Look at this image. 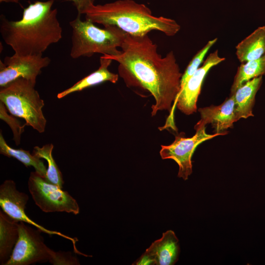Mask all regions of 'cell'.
<instances>
[{
    "label": "cell",
    "instance_id": "obj_1",
    "mask_svg": "<svg viewBox=\"0 0 265 265\" xmlns=\"http://www.w3.org/2000/svg\"><path fill=\"white\" fill-rule=\"evenodd\" d=\"M121 49L118 55L102 56L118 62L122 77L132 80L151 93L155 101L151 107L153 116L160 110L171 113L172 105L180 92L183 75L173 52L162 57L148 34L126 33Z\"/></svg>",
    "mask_w": 265,
    "mask_h": 265
},
{
    "label": "cell",
    "instance_id": "obj_2",
    "mask_svg": "<svg viewBox=\"0 0 265 265\" xmlns=\"http://www.w3.org/2000/svg\"><path fill=\"white\" fill-rule=\"evenodd\" d=\"M54 0L36 1L24 8L19 21L0 16V32L6 44L19 55L43 54L62 37Z\"/></svg>",
    "mask_w": 265,
    "mask_h": 265
},
{
    "label": "cell",
    "instance_id": "obj_3",
    "mask_svg": "<svg viewBox=\"0 0 265 265\" xmlns=\"http://www.w3.org/2000/svg\"><path fill=\"white\" fill-rule=\"evenodd\" d=\"M85 20L104 26H113L133 36H143L152 30L173 36L180 30L174 20L153 15L144 4L133 0H117L104 4H92L83 12Z\"/></svg>",
    "mask_w": 265,
    "mask_h": 265
},
{
    "label": "cell",
    "instance_id": "obj_4",
    "mask_svg": "<svg viewBox=\"0 0 265 265\" xmlns=\"http://www.w3.org/2000/svg\"><path fill=\"white\" fill-rule=\"evenodd\" d=\"M80 15L78 13L76 18L69 22L72 30L70 52L72 58L90 57L97 53L116 55L121 53L118 48L122 46L126 32L113 26L99 28L89 21H82Z\"/></svg>",
    "mask_w": 265,
    "mask_h": 265
},
{
    "label": "cell",
    "instance_id": "obj_5",
    "mask_svg": "<svg viewBox=\"0 0 265 265\" xmlns=\"http://www.w3.org/2000/svg\"><path fill=\"white\" fill-rule=\"evenodd\" d=\"M35 83L26 79H17L0 87V101L12 115L23 118L26 126L42 133L47 123L42 111L44 102L35 89Z\"/></svg>",
    "mask_w": 265,
    "mask_h": 265
},
{
    "label": "cell",
    "instance_id": "obj_6",
    "mask_svg": "<svg viewBox=\"0 0 265 265\" xmlns=\"http://www.w3.org/2000/svg\"><path fill=\"white\" fill-rule=\"evenodd\" d=\"M28 188L35 204L44 212H65L75 215L80 212L77 201L67 191L49 183L36 171L30 174Z\"/></svg>",
    "mask_w": 265,
    "mask_h": 265
},
{
    "label": "cell",
    "instance_id": "obj_7",
    "mask_svg": "<svg viewBox=\"0 0 265 265\" xmlns=\"http://www.w3.org/2000/svg\"><path fill=\"white\" fill-rule=\"evenodd\" d=\"M19 223V238L12 255L5 265H29L49 262L53 250L44 243L40 230Z\"/></svg>",
    "mask_w": 265,
    "mask_h": 265
},
{
    "label": "cell",
    "instance_id": "obj_8",
    "mask_svg": "<svg viewBox=\"0 0 265 265\" xmlns=\"http://www.w3.org/2000/svg\"><path fill=\"white\" fill-rule=\"evenodd\" d=\"M195 130L196 133L191 137H186L181 135L176 136L174 142L171 144L161 145L159 152L162 159H172L178 164V177L185 181L188 179L192 172L191 158L196 147L204 141L227 133L208 134L206 132V127Z\"/></svg>",
    "mask_w": 265,
    "mask_h": 265
},
{
    "label": "cell",
    "instance_id": "obj_9",
    "mask_svg": "<svg viewBox=\"0 0 265 265\" xmlns=\"http://www.w3.org/2000/svg\"><path fill=\"white\" fill-rule=\"evenodd\" d=\"M225 58L220 57L218 50L210 53L206 58L202 65L189 79L183 89L178 94L175 100L168 120L164 126L175 128L173 123V113L175 106L183 113L190 115L196 112L197 102L200 94L204 80L213 67L224 61Z\"/></svg>",
    "mask_w": 265,
    "mask_h": 265
},
{
    "label": "cell",
    "instance_id": "obj_10",
    "mask_svg": "<svg viewBox=\"0 0 265 265\" xmlns=\"http://www.w3.org/2000/svg\"><path fill=\"white\" fill-rule=\"evenodd\" d=\"M51 59L43 54L19 55L14 53L0 61V86L4 87L19 78H24L36 82L37 77L42 68L47 67Z\"/></svg>",
    "mask_w": 265,
    "mask_h": 265
},
{
    "label": "cell",
    "instance_id": "obj_11",
    "mask_svg": "<svg viewBox=\"0 0 265 265\" xmlns=\"http://www.w3.org/2000/svg\"><path fill=\"white\" fill-rule=\"evenodd\" d=\"M28 200V195L18 190L13 181L6 180L0 185V206L5 213L18 221H23L30 224L50 236L57 235L69 240L73 242L75 251L79 253L76 246L78 241L77 238H72L59 232L48 230L26 215L25 210Z\"/></svg>",
    "mask_w": 265,
    "mask_h": 265
},
{
    "label": "cell",
    "instance_id": "obj_12",
    "mask_svg": "<svg viewBox=\"0 0 265 265\" xmlns=\"http://www.w3.org/2000/svg\"><path fill=\"white\" fill-rule=\"evenodd\" d=\"M180 253L179 239L173 231L168 230L151 244L134 265H173L178 261Z\"/></svg>",
    "mask_w": 265,
    "mask_h": 265
},
{
    "label": "cell",
    "instance_id": "obj_13",
    "mask_svg": "<svg viewBox=\"0 0 265 265\" xmlns=\"http://www.w3.org/2000/svg\"><path fill=\"white\" fill-rule=\"evenodd\" d=\"M201 119L195 125L194 129L205 127L211 124L215 133H224L238 120L235 113V104L233 95L218 106H211L198 109Z\"/></svg>",
    "mask_w": 265,
    "mask_h": 265
},
{
    "label": "cell",
    "instance_id": "obj_14",
    "mask_svg": "<svg viewBox=\"0 0 265 265\" xmlns=\"http://www.w3.org/2000/svg\"><path fill=\"white\" fill-rule=\"evenodd\" d=\"M263 76L254 78L239 87L232 94L234 97L235 113L238 121L241 118L253 116V107L255 96L263 81Z\"/></svg>",
    "mask_w": 265,
    "mask_h": 265
},
{
    "label": "cell",
    "instance_id": "obj_15",
    "mask_svg": "<svg viewBox=\"0 0 265 265\" xmlns=\"http://www.w3.org/2000/svg\"><path fill=\"white\" fill-rule=\"evenodd\" d=\"M113 60L101 56L100 58V66L94 72L83 78L71 87L59 93L58 99H61L75 92L80 91L88 87L96 85L105 81L116 83L118 80V75L110 72L108 67Z\"/></svg>",
    "mask_w": 265,
    "mask_h": 265
},
{
    "label": "cell",
    "instance_id": "obj_16",
    "mask_svg": "<svg viewBox=\"0 0 265 265\" xmlns=\"http://www.w3.org/2000/svg\"><path fill=\"white\" fill-rule=\"evenodd\" d=\"M18 221L0 211V264L5 265L10 259L19 238Z\"/></svg>",
    "mask_w": 265,
    "mask_h": 265
},
{
    "label": "cell",
    "instance_id": "obj_17",
    "mask_svg": "<svg viewBox=\"0 0 265 265\" xmlns=\"http://www.w3.org/2000/svg\"><path fill=\"white\" fill-rule=\"evenodd\" d=\"M236 54L241 63L265 55V26L258 27L236 46Z\"/></svg>",
    "mask_w": 265,
    "mask_h": 265
},
{
    "label": "cell",
    "instance_id": "obj_18",
    "mask_svg": "<svg viewBox=\"0 0 265 265\" xmlns=\"http://www.w3.org/2000/svg\"><path fill=\"white\" fill-rule=\"evenodd\" d=\"M0 153L16 159L26 167L33 166L39 175L44 178L46 177L47 168L41 159L31 154L28 151L11 148L6 142L1 132L0 133Z\"/></svg>",
    "mask_w": 265,
    "mask_h": 265
},
{
    "label": "cell",
    "instance_id": "obj_19",
    "mask_svg": "<svg viewBox=\"0 0 265 265\" xmlns=\"http://www.w3.org/2000/svg\"><path fill=\"white\" fill-rule=\"evenodd\" d=\"M265 75V55L257 59L242 63L238 66L231 87V95L243 83Z\"/></svg>",
    "mask_w": 265,
    "mask_h": 265
},
{
    "label": "cell",
    "instance_id": "obj_20",
    "mask_svg": "<svg viewBox=\"0 0 265 265\" xmlns=\"http://www.w3.org/2000/svg\"><path fill=\"white\" fill-rule=\"evenodd\" d=\"M53 144H47L42 147L35 146L33 148L32 154L40 158L45 159L48 162V168L45 180L52 184L63 188L64 181L63 176L53 156Z\"/></svg>",
    "mask_w": 265,
    "mask_h": 265
},
{
    "label": "cell",
    "instance_id": "obj_21",
    "mask_svg": "<svg viewBox=\"0 0 265 265\" xmlns=\"http://www.w3.org/2000/svg\"><path fill=\"white\" fill-rule=\"evenodd\" d=\"M217 38L209 41L193 57L183 74L180 84V90L183 89L189 79L200 67L211 48L217 42Z\"/></svg>",
    "mask_w": 265,
    "mask_h": 265
},
{
    "label": "cell",
    "instance_id": "obj_22",
    "mask_svg": "<svg viewBox=\"0 0 265 265\" xmlns=\"http://www.w3.org/2000/svg\"><path fill=\"white\" fill-rule=\"evenodd\" d=\"M4 104L0 101V118L5 121L10 127L13 133V140L16 145L20 143L21 134L24 131L25 124L21 125L15 116L9 115L6 112Z\"/></svg>",
    "mask_w": 265,
    "mask_h": 265
},
{
    "label": "cell",
    "instance_id": "obj_23",
    "mask_svg": "<svg viewBox=\"0 0 265 265\" xmlns=\"http://www.w3.org/2000/svg\"><path fill=\"white\" fill-rule=\"evenodd\" d=\"M49 263L53 265H79L78 258L70 252L53 251Z\"/></svg>",
    "mask_w": 265,
    "mask_h": 265
},
{
    "label": "cell",
    "instance_id": "obj_24",
    "mask_svg": "<svg viewBox=\"0 0 265 265\" xmlns=\"http://www.w3.org/2000/svg\"><path fill=\"white\" fill-rule=\"evenodd\" d=\"M95 0H65L71 1L76 7L78 13L82 14L85 9L89 6L94 4Z\"/></svg>",
    "mask_w": 265,
    "mask_h": 265
},
{
    "label": "cell",
    "instance_id": "obj_25",
    "mask_svg": "<svg viewBox=\"0 0 265 265\" xmlns=\"http://www.w3.org/2000/svg\"><path fill=\"white\" fill-rule=\"evenodd\" d=\"M20 0H0V2H12L18 3Z\"/></svg>",
    "mask_w": 265,
    "mask_h": 265
}]
</instances>
